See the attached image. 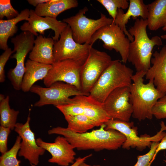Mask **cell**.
<instances>
[{"label": "cell", "mask_w": 166, "mask_h": 166, "mask_svg": "<svg viewBox=\"0 0 166 166\" xmlns=\"http://www.w3.org/2000/svg\"><path fill=\"white\" fill-rule=\"evenodd\" d=\"M51 67L52 65L42 63L30 59L27 60L25 63V71L21 89L24 92L30 91L35 82L44 79Z\"/></svg>", "instance_id": "44dd1931"}, {"label": "cell", "mask_w": 166, "mask_h": 166, "mask_svg": "<svg viewBox=\"0 0 166 166\" xmlns=\"http://www.w3.org/2000/svg\"><path fill=\"white\" fill-rule=\"evenodd\" d=\"M9 100V96H7L3 101H0V124L1 126L13 130L17 123L19 111L10 108Z\"/></svg>", "instance_id": "484cf974"}, {"label": "cell", "mask_w": 166, "mask_h": 166, "mask_svg": "<svg viewBox=\"0 0 166 166\" xmlns=\"http://www.w3.org/2000/svg\"><path fill=\"white\" fill-rule=\"evenodd\" d=\"M152 56L151 61L152 65L146 72V79L152 80L156 89L166 94V45L160 51H155Z\"/></svg>", "instance_id": "ac0fdd59"}, {"label": "cell", "mask_w": 166, "mask_h": 166, "mask_svg": "<svg viewBox=\"0 0 166 166\" xmlns=\"http://www.w3.org/2000/svg\"><path fill=\"white\" fill-rule=\"evenodd\" d=\"M64 117L68 123L67 128L75 133H85L96 127L94 122L85 115H76Z\"/></svg>", "instance_id": "d4e9b609"}, {"label": "cell", "mask_w": 166, "mask_h": 166, "mask_svg": "<svg viewBox=\"0 0 166 166\" xmlns=\"http://www.w3.org/2000/svg\"><path fill=\"white\" fill-rule=\"evenodd\" d=\"M106 130L113 129L123 134L126 140L123 144V148L129 150L130 148H136L137 150L142 151L147 147L150 148L154 142H159L166 135V125L161 121L160 123V130L155 135L150 136L144 134L140 136H138V128L134 125L133 122H127L117 119L111 118L104 124Z\"/></svg>", "instance_id": "5b68a950"}, {"label": "cell", "mask_w": 166, "mask_h": 166, "mask_svg": "<svg viewBox=\"0 0 166 166\" xmlns=\"http://www.w3.org/2000/svg\"><path fill=\"white\" fill-rule=\"evenodd\" d=\"M30 10L25 9L16 17L9 20H0V48L5 50L8 48V38L14 36L18 31L17 24L23 20H29Z\"/></svg>", "instance_id": "cb8c5ba5"}, {"label": "cell", "mask_w": 166, "mask_h": 166, "mask_svg": "<svg viewBox=\"0 0 166 166\" xmlns=\"http://www.w3.org/2000/svg\"><path fill=\"white\" fill-rule=\"evenodd\" d=\"M67 25L62 21H58L56 18L38 16L34 10H30L29 20L21 26L20 29L23 31L30 32L37 36L38 33L44 34L45 31L51 29L54 32V35L52 38L56 42L59 39L61 34Z\"/></svg>", "instance_id": "e0dca14e"}, {"label": "cell", "mask_w": 166, "mask_h": 166, "mask_svg": "<svg viewBox=\"0 0 166 166\" xmlns=\"http://www.w3.org/2000/svg\"><path fill=\"white\" fill-rule=\"evenodd\" d=\"M36 142L51 155L49 162L61 166H68L74 163L76 155L74 148L64 136H58L53 143L44 141L40 138L36 139Z\"/></svg>", "instance_id": "2e32d148"}, {"label": "cell", "mask_w": 166, "mask_h": 166, "mask_svg": "<svg viewBox=\"0 0 166 166\" xmlns=\"http://www.w3.org/2000/svg\"><path fill=\"white\" fill-rule=\"evenodd\" d=\"M105 124L98 129L82 133L73 132L60 126L53 128L48 131L49 135L57 134L64 136L78 150H116L122 147L126 138L122 133L113 129L106 130Z\"/></svg>", "instance_id": "6da1fadb"}, {"label": "cell", "mask_w": 166, "mask_h": 166, "mask_svg": "<svg viewBox=\"0 0 166 166\" xmlns=\"http://www.w3.org/2000/svg\"><path fill=\"white\" fill-rule=\"evenodd\" d=\"M93 45L81 44L74 40L69 25L61 34L59 39L54 42L53 55L55 62L67 59L85 61Z\"/></svg>", "instance_id": "7c38bea8"}, {"label": "cell", "mask_w": 166, "mask_h": 166, "mask_svg": "<svg viewBox=\"0 0 166 166\" xmlns=\"http://www.w3.org/2000/svg\"><path fill=\"white\" fill-rule=\"evenodd\" d=\"M152 113L157 119L166 118V94L157 101L152 109Z\"/></svg>", "instance_id": "4dcf8cb0"}, {"label": "cell", "mask_w": 166, "mask_h": 166, "mask_svg": "<svg viewBox=\"0 0 166 166\" xmlns=\"http://www.w3.org/2000/svg\"><path fill=\"white\" fill-rule=\"evenodd\" d=\"M19 13L12 6L10 0H0V19L3 20L5 17L8 20L17 17Z\"/></svg>", "instance_id": "f1b7e54d"}, {"label": "cell", "mask_w": 166, "mask_h": 166, "mask_svg": "<svg viewBox=\"0 0 166 166\" xmlns=\"http://www.w3.org/2000/svg\"><path fill=\"white\" fill-rule=\"evenodd\" d=\"M35 40L34 35L27 31H23L11 39L14 46L13 50L15 53L10 58L16 60V64L15 68L9 71L8 77L16 90L21 89L25 71V59L28 53L32 50Z\"/></svg>", "instance_id": "9c48e42d"}, {"label": "cell", "mask_w": 166, "mask_h": 166, "mask_svg": "<svg viewBox=\"0 0 166 166\" xmlns=\"http://www.w3.org/2000/svg\"><path fill=\"white\" fill-rule=\"evenodd\" d=\"M161 38L162 39L165 40L166 41V34L162 35L161 36Z\"/></svg>", "instance_id": "f35d334b"}, {"label": "cell", "mask_w": 166, "mask_h": 166, "mask_svg": "<svg viewBox=\"0 0 166 166\" xmlns=\"http://www.w3.org/2000/svg\"><path fill=\"white\" fill-rule=\"evenodd\" d=\"M49 0H28L29 3L34 6L37 7L38 5L48 2Z\"/></svg>", "instance_id": "d590c367"}, {"label": "cell", "mask_w": 166, "mask_h": 166, "mask_svg": "<svg viewBox=\"0 0 166 166\" xmlns=\"http://www.w3.org/2000/svg\"><path fill=\"white\" fill-rule=\"evenodd\" d=\"M159 143V142H153L150 150L147 153L137 157V162L133 166H150Z\"/></svg>", "instance_id": "f546056e"}, {"label": "cell", "mask_w": 166, "mask_h": 166, "mask_svg": "<svg viewBox=\"0 0 166 166\" xmlns=\"http://www.w3.org/2000/svg\"><path fill=\"white\" fill-rule=\"evenodd\" d=\"M79 166H101L99 165H93V166H92L90 165H89L88 164H86L84 162H83Z\"/></svg>", "instance_id": "8d00e7d4"}, {"label": "cell", "mask_w": 166, "mask_h": 166, "mask_svg": "<svg viewBox=\"0 0 166 166\" xmlns=\"http://www.w3.org/2000/svg\"><path fill=\"white\" fill-rule=\"evenodd\" d=\"M56 107L64 116L76 115L86 116L94 122L96 127L100 126L111 119L104 110L102 104L89 95L75 96L70 98L68 104Z\"/></svg>", "instance_id": "52a82bcc"}, {"label": "cell", "mask_w": 166, "mask_h": 166, "mask_svg": "<svg viewBox=\"0 0 166 166\" xmlns=\"http://www.w3.org/2000/svg\"><path fill=\"white\" fill-rule=\"evenodd\" d=\"M133 70L119 60H112L102 73L89 93V96L103 104L115 89L132 84Z\"/></svg>", "instance_id": "277c9868"}, {"label": "cell", "mask_w": 166, "mask_h": 166, "mask_svg": "<svg viewBox=\"0 0 166 166\" xmlns=\"http://www.w3.org/2000/svg\"><path fill=\"white\" fill-rule=\"evenodd\" d=\"M148 14L147 6L144 3L143 0H129V7L127 11L124 13L123 10L118 9L116 18L113 23L120 27L131 42L134 40V38L126 29V24L131 17L136 20L137 17H140L143 19L146 20Z\"/></svg>", "instance_id": "d6986e66"}, {"label": "cell", "mask_w": 166, "mask_h": 166, "mask_svg": "<svg viewBox=\"0 0 166 166\" xmlns=\"http://www.w3.org/2000/svg\"><path fill=\"white\" fill-rule=\"evenodd\" d=\"M147 6L148 29L156 31L163 28L166 24V0H156Z\"/></svg>", "instance_id": "603a6c76"}, {"label": "cell", "mask_w": 166, "mask_h": 166, "mask_svg": "<svg viewBox=\"0 0 166 166\" xmlns=\"http://www.w3.org/2000/svg\"><path fill=\"white\" fill-rule=\"evenodd\" d=\"M92 156V154H90L82 158L79 157L76 159L75 161L73 163L69 166H79L82 163L84 162L88 158L91 157Z\"/></svg>", "instance_id": "e575fe53"}, {"label": "cell", "mask_w": 166, "mask_h": 166, "mask_svg": "<svg viewBox=\"0 0 166 166\" xmlns=\"http://www.w3.org/2000/svg\"><path fill=\"white\" fill-rule=\"evenodd\" d=\"M14 53L10 48H8L0 56V82L5 81L4 67L11 55Z\"/></svg>", "instance_id": "1f68e13d"}, {"label": "cell", "mask_w": 166, "mask_h": 166, "mask_svg": "<svg viewBox=\"0 0 166 166\" xmlns=\"http://www.w3.org/2000/svg\"><path fill=\"white\" fill-rule=\"evenodd\" d=\"M85 6L74 15L64 18L62 21L69 26L73 38L77 43L89 44L93 35L100 28L113 22V19L107 18L103 14L100 18L95 20L88 18L85 15L88 11Z\"/></svg>", "instance_id": "8992f818"}, {"label": "cell", "mask_w": 166, "mask_h": 166, "mask_svg": "<svg viewBox=\"0 0 166 166\" xmlns=\"http://www.w3.org/2000/svg\"><path fill=\"white\" fill-rule=\"evenodd\" d=\"M112 61L110 56L106 52L97 50L93 46L91 48L80 72L82 92L89 95L100 77Z\"/></svg>", "instance_id": "ba28073f"}, {"label": "cell", "mask_w": 166, "mask_h": 166, "mask_svg": "<svg viewBox=\"0 0 166 166\" xmlns=\"http://www.w3.org/2000/svg\"><path fill=\"white\" fill-rule=\"evenodd\" d=\"M166 149V135H165L160 140L155 151L152 162L155 159L157 153L160 151Z\"/></svg>", "instance_id": "836d02e7"}, {"label": "cell", "mask_w": 166, "mask_h": 166, "mask_svg": "<svg viewBox=\"0 0 166 166\" xmlns=\"http://www.w3.org/2000/svg\"><path fill=\"white\" fill-rule=\"evenodd\" d=\"M146 19L137 18L128 30L134 38L129 47L128 61L134 66L136 72H146L151 66L152 51L156 45L163 44L161 38L156 35L149 38L147 34Z\"/></svg>", "instance_id": "7a4b0ae2"}, {"label": "cell", "mask_w": 166, "mask_h": 166, "mask_svg": "<svg viewBox=\"0 0 166 166\" xmlns=\"http://www.w3.org/2000/svg\"><path fill=\"white\" fill-rule=\"evenodd\" d=\"M97 1L104 7L113 21L116 18L118 9H126L129 5V2L127 0H97Z\"/></svg>", "instance_id": "83f0119b"}, {"label": "cell", "mask_w": 166, "mask_h": 166, "mask_svg": "<svg viewBox=\"0 0 166 166\" xmlns=\"http://www.w3.org/2000/svg\"><path fill=\"white\" fill-rule=\"evenodd\" d=\"M30 120L29 114L24 124L16 123L14 130L22 139L18 156L27 160L31 166H36L40 156L44 154L45 150L38 145L34 134L30 127Z\"/></svg>", "instance_id": "9a60e30c"}, {"label": "cell", "mask_w": 166, "mask_h": 166, "mask_svg": "<svg viewBox=\"0 0 166 166\" xmlns=\"http://www.w3.org/2000/svg\"><path fill=\"white\" fill-rule=\"evenodd\" d=\"M102 106L110 118L129 121L133 112L130 100V86L114 90L106 98Z\"/></svg>", "instance_id": "5bb4252c"}, {"label": "cell", "mask_w": 166, "mask_h": 166, "mask_svg": "<svg viewBox=\"0 0 166 166\" xmlns=\"http://www.w3.org/2000/svg\"><path fill=\"white\" fill-rule=\"evenodd\" d=\"M22 139L20 136L16 137L15 142L9 150L0 157V166H20V160L17 158V155L20 148Z\"/></svg>", "instance_id": "4316f807"}, {"label": "cell", "mask_w": 166, "mask_h": 166, "mask_svg": "<svg viewBox=\"0 0 166 166\" xmlns=\"http://www.w3.org/2000/svg\"><path fill=\"white\" fill-rule=\"evenodd\" d=\"M54 42L53 38L41 35L37 36L29 54L30 59L46 64H53L55 62L53 55Z\"/></svg>", "instance_id": "ffe728a7"}, {"label": "cell", "mask_w": 166, "mask_h": 166, "mask_svg": "<svg viewBox=\"0 0 166 166\" xmlns=\"http://www.w3.org/2000/svg\"><path fill=\"white\" fill-rule=\"evenodd\" d=\"M97 39L103 42L104 48L109 51L114 49L119 53L121 61L124 64L127 63L130 41L117 25L112 23L101 28L93 35L89 44L93 45Z\"/></svg>", "instance_id": "8fae6325"}, {"label": "cell", "mask_w": 166, "mask_h": 166, "mask_svg": "<svg viewBox=\"0 0 166 166\" xmlns=\"http://www.w3.org/2000/svg\"><path fill=\"white\" fill-rule=\"evenodd\" d=\"M30 91L38 95L39 100L34 106L40 107L52 105L56 107L68 104L70 97L80 95H87L75 86L62 81H57L48 87L34 85Z\"/></svg>", "instance_id": "30bf717a"}, {"label": "cell", "mask_w": 166, "mask_h": 166, "mask_svg": "<svg viewBox=\"0 0 166 166\" xmlns=\"http://www.w3.org/2000/svg\"><path fill=\"white\" fill-rule=\"evenodd\" d=\"M77 0H49L48 2L38 5L34 10L38 15L56 18L62 12L78 6Z\"/></svg>", "instance_id": "7402d4cb"}, {"label": "cell", "mask_w": 166, "mask_h": 166, "mask_svg": "<svg viewBox=\"0 0 166 166\" xmlns=\"http://www.w3.org/2000/svg\"><path fill=\"white\" fill-rule=\"evenodd\" d=\"M11 130L9 128L0 126V152L2 154L8 151L7 140Z\"/></svg>", "instance_id": "d6a6232c"}, {"label": "cell", "mask_w": 166, "mask_h": 166, "mask_svg": "<svg viewBox=\"0 0 166 166\" xmlns=\"http://www.w3.org/2000/svg\"><path fill=\"white\" fill-rule=\"evenodd\" d=\"M5 97V96L4 95L2 94H0V101H3Z\"/></svg>", "instance_id": "74e56055"}, {"label": "cell", "mask_w": 166, "mask_h": 166, "mask_svg": "<svg viewBox=\"0 0 166 166\" xmlns=\"http://www.w3.org/2000/svg\"><path fill=\"white\" fill-rule=\"evenodd\" d=\"M164 162L166 164V160H164Z\"/></svg>", "instance_id": "60d3db41"}, {"label": "cell", "mask_w": 166, "mask_h": 166, "mask_svg": "<svg viewBox=\"0 0 166 166\" xmlns=\"http://www.w3.org/2000/svg\"><path fill=\"white\" fill-rule=\"evenodd\" d=\"M85 61L67 59L55 62L43 80L44 84L48 87L55 82L62 81L74 85L81 91L80 72Z\"/></svg>", "instance_id": "4fadbf2b"}, {"label": "cell", "mask_w": 166, "mask_h": 166, "mask_svg": "<svg viewBox=\"0 0 166 166\" xmlns=\"http://www.w3.org/2000/svg\"><path fill=\"white\" fill-rule=\"evenodd\" d=\"M162 30L164 31H166V24L163 28H162Z\"/></svg>", "instance_id": "ab89813d"}, {"label": "cell", "mask_w": 166, "mask_h": 166, "mask_svg": "<svg viewBox=\"0 0 166 166\" xmlns=\"http://www.w3.org/2000/svg\"><path fill=\"white\" fill-rule=\"evenodd\" d=\"M146 72H136L132 78L130 86V100L133 108L132 116L140 121L153 117L152 109L157 101L166 94L159 91L152 80L144 82Z\"/></svg>", "instance_id": "3957f363"}]
</instances>
